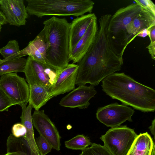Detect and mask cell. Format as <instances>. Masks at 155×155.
Returning <instances> with one entry per match:
<instances>
[{
  "mask_svg": "<svg viewBox=\"0 0 155 155\" xmlns=\"http://www.w3.org/2000/svg\"><path fill=\"white\" fill-rule=\"evenodd\" d=\"M111 15L107 14L100 18L94 40L87 51L77 63L75 84L79 86L87 83L97 86L107 77L120 71L123 64V56L114 46L108 32Z\"/></svg>",
  "mask_w": 155,
  "mask_h": 155,
  "instance_id": "obj_1",
  "label": "cell"
},
{
  "mask_svg": "<svg viewBox=\"0 0 155 155\" xmlns=\"http://www.w3.org/2000/svg\"><path fill=\"white\" fill-rule=\"evenodd\" d=\"M102 90L113 99L143 112L155 110V91L125 74L114 73L102 81Z\"/></svg>",
  "mask_w": 155,
  "mask_h": 155,
  "instance_id": "obj_2",
  "label": "cell"
},
{
  "mask_svg": "<svg viewBox=\"0 0 155 155\" xmlns=\"http://www.w3.org/2000/svg\"><path fill=\"white\" fill-rule=\"evenodd\" d=\"M43 24V30L48 45L46 63L59 72L69 64L70 23L66 18L53 16L45 20Z\"/></svg>",
  "mask_w": 155,
  "mask_h": 155,
  "instance_id": "obj_3",
  "label": "cell"
},
{
  "mask_svg": "<svg viewBox=\"0 0 155 155\" xmlns=\"http://www.w3.org/2000/svg\"><path fill=\"white\" fill-rule=\"evenodd\" d=\"M28 14L38 18L46 16L76 17L91 13L94 2L91 0H26Z\"/></svg>",
  "mask_w": 155,
  "mask_h": 155,
  "instance_id": "obj_4",
  "label": "cell"
},
{
  "mask_svg": "<svg viewBox=\"0 0 155 155\" xmlns=\"http://www.w3.org/2000/svg\"><path fill=\"white\" fill-rule=\"evenodd\" d=\"M141 10L142 8L138 5L133 3L119 8L111 17L108 28L109 35L118 52L120 47L119 52L122 55L127 45L126 27Z\"/></svg>",
  "mask_w": 155,
  "mask_h": 155,
  "instance_id": "obj_5",
  "label": "cell"
},
{
  "mask_svg": "<svg viewBox=\"0 0 155 155\" xmlns=\"http://www.w3.org/2000/svg\"><path fill=\"white\" fill-rule=\"evenodd\" d=\"M138 135L126 125L111 128L100 139L112 155H127Z\"/></svg>",
  "mask_w": 155,
  "mask_h": 155,
  "instance_id": "obj_6",
  "label": "cell"
},
{
  "mask_svg": "<svg viewBox=\"0 0 155 155\" xmlns=\"http://www.w3.org/2000/svg\"><path fill=\"white\" fill-rule=\"evenodd\" d=\"M0 87L16 105L21 107L26 106L29 98V86L25 79L16 72L1 75Z\"/></svg>",
  "mask_w": 155,
  "mask_h": 155,
  "instance_id": "obj_7",
  "label": "cell"
},
{
  "mask_svg": "<svg viewBox=\"0 0 155 155\" xmlns=\"http://www.w3.org/2000/svg\"><path fill=\"white\" fill-rule=\"evenodd\" d=\"M59 72L30 56H28L26 59L24 72L28 85L39 84L49 90Z\"/></svg>",
  "mask_w": 155,
  "mask_h": 155,
  "instance_id": "obj_8",
  "label": "cell"
},
{
  "mask_svg": "<svg viewBox=\"0 0 155 155\" xmlns=\"http://www.w3.org/2000/svg\"><path fill=\"white\" fill-rule=\"evenodd\" d=\"M134 113L131 108L115 103L98 108L96 117L107 127L114 128L120 126L127 120L132 122L131 117Z\"/></svg>",
  "mask_w": 155,
  "mask_h": 155,
  "instance_id": "obj_9",
  "label": "cell"
},
{
  "mask_svg": "<svg viewBox=\"0 0 155 155\" xmlns=\"http://www.w3.org/2000/svg\"><path fill=\"white\" fill-rule=\"evenodd\" d=\"M32 117L33 126L40 135L49 143L52 148L60 150L61 137L55 125L44 110H35Z\"/></svg>",
  "mask_w": 155,
  "mask_h": 155,
  "instance_id": "obj_10",
  "label": "cell"
},
{
  "mask_svg": "<svg viewBox=\"0 0 155 155\" xmlns=\"http://www.w3.org/2000/svg\"><path fill=\"white\" fill-rule=\"evenodd\" d=\"M78 68L77 64H69L67 67L59 72L49 90V100L75 88Z\"/></svg>",
  "mask_w": 155,
  "mask_h": 155,
  "instance_id": "obj_11",
  "label": "cell"
},
{
  "mask_svg": "<svg viewBox=\"0 0 155 155\" xmlns=\"http://www.w3.org/2000/svg\"><path fill=\"white\" fill-rule=\"evenodd\" d=\"M97 93L93 86H79L63 97L59 104L61 106L72 108H86L90 104L89 100Z\"/></svg>",
  "mask_w": 155,
  "mask_h": 155,
  "instance_id": "obj_12",
  "label": "cell"
},
{
  "mask_svg": "<svg viewBox=\"0 0 155 155\" xmlns=\"http://www.w3.org/2000/svg\"><path fill=\"white\" fill-rule=\"evenodd\" d=\"M0 8L6 22L18 26L25 25L28 14L23 0H0Z\"/></svg>",
  "mask_w": 155,
  "mask_h": 155,
  "instance_id": "obj_13",
  "label": "cell"
},
{
  "mask_svg": "<svg viewBox=\"0 0 155 155\" xmlns=\"http://www.w3.org/2000/svg\"><path fill=\"white\" fill-rule=\"evenodd\" d=\"M97 18L92 21L86 32L69 53V60L73 64L77 63L84 55L92 44L97 29Z\"/></svg>",
  "mask_w": 155,
  "mask_h": 155,
  "instance_id": "obj_14",
  "label": "cell"
},
{
  "mask_svg": "<svg viewBox=\"0 0 155 155\" xmlns=\"http://www.w3.org/2000/svg\"><path fill=\"white\" fill-rule=\"evenodd\" d=\"M154 26H155V15L142 8L140 13L126 27L127 45L134 39L141 30L149 29Z\"/></svg>",
  "mask_w": 155,
  "mask_h": 155,
  "instance_id": "obj_15",
  "label": "cell"
},
{
  "mask_svg": "<svg viewBox=\"0 0 155 155\" xmlns=\"http://www.w3.org/2000/svg\"><path fill=\"white\" fill-rule=\"evenodd\" d=\"M48 45L42 29L25 48L20 51L18 57L22 58L25 56H30L37 61L46 64L45 59Z\"/></svg>",
  "mask_w": 155,
  "mask_h": 155,
  "instance_id": "obj_16",
  "label": "cell"
},
{
  "mask_svg": "<svg viewBox=\"0 0 155 155\" xmlns=\"http://www.w3.org/2000/svg\"><path fill=\"white\" fill-rule=\"evenodd\" d=\"M96 17L94 13H89L77 17L70 23L69 34L70 53L85 34Z\"/></svg>",
  "mask_w": 155,
  "mask_h": 155,
  "instance_id": "obj_17",
  "label": "cell"
},
{
  "mask_svg": "<svg viewBox=\"0 0 155 155\" xmlns=\"http://www.w3.org/2000/svg\"><path fill=\"white\" fill-rule=\"evenodd\" d=\"M22 112L21 116V123L25 127L26 132L23 137L30 147L32 155H40L34 137L31 115L33 107L29 104L27 107H21Z\"/></svg>",
  "mask_w": 155,
  "mask_h": 155,
  "instance_id": "obj_18",
  "label": "cell"
},
{
  "mask_svg": "<svg viewBox=\"0 0 155 155\" xmlns=\"http://www.w3.org/2000/svg\"><path fill=\"white\" fill-rule=\"evenodd\" d=\"M154 143L150 134L146 132L138 135L127 155H151Z\"/></svg>",
  "mask_w": 155,
  "mask_h": 155,
  "instance_id": "obj_19",
  "label": "cell"
},
{
  "mask_svg": "<svg viewBox=\"0 0 155 155\" xmlns=\"http://www.w3.org/2000/svg\"><path fill=\"white\" fill-rule=\"evenodd\" d=\"M29 90V104L35 110H39L49 100L48 96L49 89L38 84L28 85Z\"/></svg>",
  "mask_w": 155,
  "mask_h": 155,
  "instance_id": "obj_20",
  "label": "cell"
},
{
  "mask_svg": "<svg viewBox=\"0 0 155 155\" xmlns=\"http://www.w3.org/2000/svg\"><path fill=\"white\" fill-rule=\"evenodd\" d=\"M26 59L19 58H0V75L13 72H24Z\"/></svg>",
  "mask_w": 155,
  "mask_h": 155,
  "instance_id": "obj_21",
  "label": "cell"
},
{
  "mask_svg": "<svg viewBox=\"0 0 155 155\" xmlns=\"http://www.w3.org/2000/svg\"><path fill=\"white\" fill-rule=\"evenodd\" d=\"M7 152L27 153L31 150L26 140L23 137H16L11 134L7 141Z\"/></svg>",
  "mask_w": 155,
  "mask_h": 155,
  "instance_id": "obj_22",
  "label": "cell"
},
{
  "mask_svg": "<svg viewBox=\"0 0 155 155\" xmlns=\"http://www.w3.org/2000/svg\"><path fill=\"white\" fill-rule=\"evenodd\" d=\"M92 144L88 138L83 134L78 135L64 142L66 147L68 149L82 150Z\"/></svg>",
  "mask_w": 155,
  "mask_h": 155,
  "instance_id": "obj_23",
  "label": "cell"
},
{
  "mask_svg": "<svg viewBox=\"0 0 155 155\" xmlns=\"http://www.w3.org/2000/svg\"><path fill=\"white\" fill-rule=\"evenodd\" d=\"M20 51L18 42L16 40H12L0 49V54L4 58H19L18 54Z\"/></svg>",
  "mask_w": 155,
  "mask_h": 155,
  "instance_id": "obj_24",
  "label": "cell"
},
{
  "mask_svg": "<svg viewBox=\"0 0 155 155\" xmlns=\"http://www.w3.org/2000/svg\"><path fill=\"white\" fill-rule=\"evenodd\" d=\"M79 155H112L104 146L94 143L82 150Z\"/></svg>",
  "mask_w": 155,
  "mask_h": 155,
  "instance_id": "obj_25",
  "label": "cell"
},
{
  "mask_svg": "<svg viewBox=\"0 0 155 155\" xmlns=\"http://www.w3.org/2000/svg\"><path fill=\"white\" fill-rule=\"evenodd\" d=\"M35 141L40 155H46L51 151V146L42 136L40 135L37 138Z\"/></svg>",
  "mask_w": 155,
  "mask_h": 155,
  "instance_id": "obj_26",
  "label": "cell"
},
{
  "mask_svg": "<svg viewBox=\"0 0 155 155\" xmlns=\"http://www.w3.org/2000/svg\"><path fill=\"white\" fill-rule=\"evenodd\" d=\"M15 105L0 87V112L7 111L11 106Z\"/></svg>",
  "mask_w": 155,
  "mask_h": 155,
  "instance_id": "obj_27",
  "label": "cell"
},
{
  "mask_svg": "<svg viewBox=\"0 0 155 155\" xmlns=\"http://www.w3.org/2000/svg\"><path fill=\"white\" fill-rule=\"evenodd\" d=\"M26 132V130L21 123H18L14 124L12 128V134L16 137L24 136Z\"/></svg>",
  "mask_w": 155,
  "mask_h": 155,
  "instance_id": "obj_28",
  "label": "cell"
},
{
  "mask_svg": "<svg viewBox=\"0 0 155 155\" xmlns=\"http://www.w3.org/2000/svg\"><path fill=\"white\" fill-rule=\"evenodd\" d=\"M136 3L141 8L151 12L155 15V5L150 0H135Z\"/></svg>",
  "mask_w": 155,
  "mask_h": 155,
  "instance_id": "obj_29",
  "label": "cell"
},
{
  "mask_svg": "<svg viewBox=\"0 0 155 155\" xmlns=\"http://www.w3.org/2000/svg\"><path fill=\"white\" fill-rule=\"evenodd\" d=\"M150 34L149 29L144 28L142 29L137 34L136 36L144 38Z\"/></svg>",
  "mask_w": 155,
  "mask_h": 155,
  "instance_id": "obj_30",
  "label": "cell"
},
{
  "mask_svg": "<svg viewBox=\"0 0 155 155\" xmlns=\"http://www.w3.org/2000/svg\"><path fill=\"white\" fill-rule=\"evenodd\" d=\"M6 20L4 14L0 11V24L2 25L5 24Z\"/></svg>",
  "mask_w": 155,
  "mask_h": 155,
  "instance_id": "obj_31",
  "label": "cell"
},
{
  "mask_svg": "<svg viewBox=\"0 0 155 155\" xmlns=\"http://www.w3.org/2000/svg\"><path fill=\"white\" fill-rule=\"evenodd\" d=\"M30 150L27 153H24L21 152H8L3 155H27L31 151Z\"/></svg>",
  "mask_w": 155,
  "mask_h": 155,
  "instance_id": "obj_32",
  "label": "cell"
},
{
  "mask_svg": "<svg viewBox=\"0 0 155 155\" xmlns=\"http://www.w3.org/2000/svg\"><path fill=\"white\" fill-rule=\"evenodd\" d=\"M155 119L152 120V124L150 126L149 128L150 129L151 133L155 137Z\"/></svg>",
  "mask_w": 155,
  "mask_h": 155,
  "instance_id": "obj_33",
  "label": "cell"
},
{
  "mask_svg": "<svg viewBox=\"0 0 155 155\" xmlns=\"http://www.w3.org/2000/svg\"><path fill=\"white\" fill-rule=\"evenodd\" d=\"M155 145L153 147L151 155H155Z\"/></svg>",
  "mask_w": 155,
  "mask_h": 155,
  "instance_id": "obj_34",
  "label": "cell"
},
{
  "mask_svg": "<svg viewBox=\"0 0 155 155\" xmlns=\"http://www.w3.org/2000/svg\"><path fill=\"white\" fill-rule=\"evenodd\" d=\"M1 28H2V25L0 24V31H1Z\"/></svg>",
  "mask_w": 155,
  "mask_h": 155,
  "instance_id": "obj_35",
  "label": "cell"
}]
</instances>
